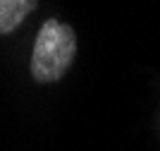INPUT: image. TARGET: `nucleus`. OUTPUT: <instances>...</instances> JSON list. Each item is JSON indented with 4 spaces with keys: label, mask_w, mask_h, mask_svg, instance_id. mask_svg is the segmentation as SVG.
<instances>
[{
    "label": "nucleus",
    "mask_w": 160,
    "mask_h": 151,
    "mask_svg": "<svg viewBox=\"0 0 160 151\" xmlns=\"http://www.w3.org/2000/svg\"><path fill=\"white\" fill-rule=\"evenodd\" d=\"M77 53V39L67 24L58 19H48L36 36V46L31 53V74L36 82L48 84L58 82L69 70Z\"/></svg>",
    "instance_id": "nucleus-1"
},
{
    "label": "nucleus",
    "mask_w": 160,
    "mask_h": 151,
    "mask_svg": "<svg viewBox=\"0 0 160 151\" xmlns=\"http://www.w3.org/2000/svg\"><path fill=\"white\" fill-rule=\"evenodd\" d=\"M36 3L31 0H0V34L12 31L14 26H19Z\"/></svg>",
    "instance_id": "nucleus-2"
}]
</instances>
